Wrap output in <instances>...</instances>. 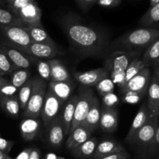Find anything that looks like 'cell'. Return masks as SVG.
I'll use <instances>...</instances> for the list:
<instances>
[{
  "mask_svg": "<svg viewBox=\"0 0 159 159\" xmlns=\"http://www.w3.org/2000/svg\"><path fill=\"white\" fill-rule=\"evenodd\" d=\"M159 23V3L150 6L148 10L140 20V23L144 26H151Z\"/></svg>",
  "mask_w": 159,
  "mask_h": 159,
  "instance_id": "31",
  "label": "cell"
},
{
  "mask_svg": "<svg viewBox=\"0 0 159 159\" xmlns=\"http://www.w3.org/2000/svg\"><path fill=\"white\" fill-rule=\"evenodd\" d=\"M157 153H159V119H158V125H157L156 131H155L153 146H152V155H155V154Z\"/></svg>",
  "mask_w": 159,
  "mask_h": 159,
  "instance_id": "45",
  "label": "cell"
},
{
  "mask_svg": "<svg viewBox=\"0 0 159 159\" xmlns=\"http://www.w3.org/2000/svg\"><path fill=\"white\" fill-rule=\"evenodd\" d=\"M78 96V100L76 102L75 109L74 118L68 135L76 128L82 126L85 120L86 115L93 104L95 94L92 89L89 87L82 86L79 89Z\"/></svg>",
  "mask_w": 159,
  "mask_h": 159,
  "instance_id": "6",
  "label": "cell"
},
{
  "mask_svg": "<svg viewBox=\"0 0 159 159\" xmlns=\"http://www.w3.org/2000/svg\"><path fill=\"white\" fill-rule=\"evenodd\" d=\"M158 119L159 116H150L130 143L138 148L141 152H146L150 156H152V146Z\"/></svg>",
  "mask_w": 159,
  "mask_h": 159,
  "instance_id": "4",
  "label": "cell"
},
{
  "mask_svg": "<svg viewBox=\"0 0 159 159\" xmlns=\"http://www.w3.org/2000/svg\"><path fill=\"white\" fill-rule=\"evenodd\" d=\"M0 6H2V7H5L6 6V3H5V2L3 0H0Z\"/></svg>",
  "mask_w": 159,
  "mask_h": 159,
  "instance_id": "53",
  "label": "cell"
},
{
  "mask_svg": "<svg viewBox=\"0 0 159 159\" xmlns=\"http://www.w3.org/2000/svg\"><path fill=\"white\" fill-rule=\"evenodd\" d=\"M150 3H151V6H155V5L159 3V0H150Z\"/></svg>",
  "mask_w": 159,
  "mask_h": 159,
  "instance_id": "52",
  "label": "cell"
},
{
  "mask_svg": "<svg viewBox=\"0 0 159 159\" xmlns=\"http://www.w3.org/2000/svg\"><path fill=\"white\" fill-rule=\"evenodd\" d=\"M40 123L36 118L26 117L20 122V133L25 141H33L37 137L40 129Z\"/></svg>",
  "mask_w": 159,
  "mask_h": 159,
  "instance_id": "21",
  "label": "cell"
},
{
  "mask_svg": "<svg viewBox=\"0 0 159 159\" xmlns=\"http://www.w3.org/2000/svg\"><path fill=\"white\" fill-rule=\"evenodd\" d=\"M130 155L125 151V152H119V153H115L113 155H107V156L103 157L99 159H130Z\"/></svg>",
  "mask_w": 159,
  "mask_h": 159,
  "instance_id": "44",
  "label": "cell"
},
{
  "mask_svg": "<svg viewBox=\"0 0 159 159\" xmlns=\"http://www.w3.org/2000/svg\"><path fill=\"white\" fill-rule=\"evenodd\" d=\"M66 142V148L69 151H72L79 147L92 137V132L87 130L83 126L76 127L69 135Z\"/></svg>",
  "mask_w": 159,
  "mask_h": 159,
  "instance_id": "22",
  "label": "cell"
},
{
  "mask_svg": "<svg viewBox=\"0 0 159 159\" xmlns=\"http://www.w3.org/2000/svg\"><path fill=\"white\" fill-rule=\"evenodd\" d=\"M51 68V82H72L71 75L66 67L57 59L48 60Z\"/></svg>",
  "mask_w": 159,
  "mask_h": 159,
  "instance_id": "23",
  "label": "cell"
},
{
  "mask_svg": "<svg viewBox=\"0 0 159 159\" xmlns=\"http://www.w3.org/2000/svg\"><path fill=\"white\" fill-rule=\"evenodd\" d=\"M0 159H13L12 158H11L9 155L7 154L4 153V152H1L0 151Z\"/></svg>",
  "mask_w": 159,
  "mask_h": 159,
  "instance_id": "48",
  "label": "cell"
},
{
  "mask_svg": "<svg viewBox=\"0 0 159 159\" xmlns=\"http://www.w3.org/2000/svg\"><path fill=\"white\" fill-rule=\"evenodd\" d=\"M71 49L83 57H102L110 50L109 36L102 30L85 24L74 15H67L61 20Z\"/></svg>",
  "mask_w": 159,
  "mask_h": 159,
  "instance_id": "1",
  "label": "cell"
},
{
  "mask_svg": "<svg viewBox=\"0 0 159 159\" xmlns=\"http://www.w3.org/2000/svg\"><path fill=\"white\" fill-rule=\"evenodd\" d=\"M15 15L24 23L25 26L42 25V12L36 0H31L19 9Z\"/></svg>",
  "mask_w": 159,
  "mask_h": 159,
  "instance_id": "10",
  "label": "cell"
},
{
  "mask_svg": "<svg viewBox=\"0 0 159 159\" xmlns=\"http://www.w3.org/2000/svg\"><path fill=\"white\" fill-rule=\"evenodd\" d=\"M0 50L6 54L16 69H28L33 62L37 61L30 57L23 51L9 46L2 40H0Z\"/></svg>",
  "mask_w": 159,
  "mask_h": 159,
  "instance_id": "12",
  "label": "cell"
},
{
  "mask_svg": "<svg viewBox=\"0 0 159 159\" xmlns=\"http://www.w3.org/2000/svg\"><path fill=\"white\" fill-rule=\"evenodd\" d=\"M147 93V104L150 116H159V80L155 76L151 77Z\"/></svg>",
  "mask_w": 159,
  "mask_h": 159,
  "instance_id": "16",
  "label": "cell"
},
{
  "mask_svg": "<svg viewBox=\"0 0 159 159\" xmlns=\"http://www.w3.org/2000/svg\"><path fill=\"white\" fill-rule=\"evenodd\" d=\"M100 113H101V105L99 99L96 96L93 99V104L89 110L86 115L85 120L82 126L89 130L93 133L96 130L99 126V120H100Z\"/></svg>",
  "mask_w": 159,
  "mask_h": 159,
  "instance_id": "19",
  "label": "cell"
},
{
  "mask_svg": "<svg viewBox=\"0 0 159 159\" xmlns=\"http://www.w3.org/2000/svg\"><path fill=\"white\" fill-rule=\"evenodd\" d=\"M33 84H34V78H30L24 85H22L19 89L17 98H18L19 102H20V110H24L27 105V102L30 97L31 93H32Z\"/></svg>",
  "mask_w": 159,
  "mask_h": 159,
  "instance_id": "30",
  "label": "cell"
},
{
  "mask_svg": "<svg viewBox=\"0 0 159 159\" xmlns=\"http://www.w3.org/2000/svg\"><path fill=\"white\" fill-rule=\"evenodd\" d=\"M48 141H49V144L53 147H60L62 143H63L64 138H65V128H64L63 124H62L60 116L56 118L54 120H53L48 126Z\"/></svg>",
  "mask_w": 159,
  "mask_h": 159,
  "instance_id": "18",
  "label": "cell"
},
{
  "mask_svg": "<svg viewBox=\"0 0 159 159\" xmlns=\"http://www.w3.org/2000/svg\"><path fill=\"white\" fill-rule=\"evenodd\" d=\"M26 31L30 37L33 43H44V44L57 46L54 40L51 38L49 34L47 33L43 25L40 26H25Z\"/></svg>",
  "mask_w": 159,
  "mask_h": 159,
  "instance_id": "25",
  "label": "cell"
},
{
  "mask_svg": "<svg viewBox=\"0 0 159 159\" xmlns=\"http://www.w3.org/2000/svg\"><path fill=\"white\" fill-rule=\"evenodd\" d=\"M158 65H159V58L158 59V61H157L155 62V65H153V68H155V67L158 66Z\"/></svg>",
  "mask_w": 159,
  "mask_h": 159,
  "instance_id": "55",
  "label": "cell"
},
{
  "mask_svg": "<svg viewBox=\"0 0 159 159\" xmlns=\"http://www.w3.org/2000/svg\"><path fill=\"white\" fill-rule=\"evenodd\" d=\"M99 127L107 133L114 132L117 129L118 112L116 108H107L101 106Z\"/></svg>",
  "mask_w": 159,
  "mask_h": 159,
  "instance_id": "14",
  "label": "cell"
},
{
  "mask_svg": "<svg viewBox=\"0 0 159 159\" xmlns=\"http://www.w3.org/2000/svg\"><path fill=\"white\" fill-rule=\"evenodd\" d=\"M48 89L47 82L39 76L34 77V84L30 97L23 113V117L38 119L41 114L45 95Z\"/></svg>",
  "mask_w": 159,
  "mask_h": 159,
  "instance_id": "3",
  "label": "cell"
},
{
  "mask_svg": "<svg viewBox=\"0 0 159 159\" xmlns=\"http://www.w3.org/2000/svg\"><path fill=\"white\" fill-rule=\"evenodd\" d=\"M64 104L65 102L54 96L49 89H47L40 114L43 124L46 127H48L56 118L60 116Z\"/></svg>",
  "mask_w": 159,
  "mask_h": 159,
  "instance_id": "8",
  "label": "cell"
},
{
  "mask_svg": "<svg viewBox=\"0 0 159 159\" xmlns=\"http://www.w3.org/2000/svg\"><path fill=\"white\" fill-rule=\"evenodd\" d=\"M18 90L19 89L14 86L9 81L7 80L0 89V97L1 96L11 97V96H17Z\"/></svg>",
  "mask_w": 159,
  "mask_h": 159,
  "instance_id": "37",
  "label": "cell"
},
{
  "mask_svg": "<svg viewBox=\"0 0 159 159\" xmlns=\"http://www.w3.org/2000/svg\"><path fill=\"white\" fill-rule=\"evenodd\" d=\"M157 159H159V155H158V158H157Z\"/></svg>",
  "mask_w": 159,
  "mask_h": 159,
  "instance_id": "57",
  "label": "cell"
},
{
  "mask_svg": "<svg viewBox=\"0 0 159 159\" xmlns=\"http://www.w3.org/2000/svg\"><path fill=\"white\" fill-rule=\"evenodd\" d=\"M144 68H145V65L143 63L141 59H140L139 57H138V58H136L135 60H134L129 65V66L127 67V69H126L125 71L124 85Z\"/></svg>",
  "mask_w": 159,
  "mask_h": 159,
  "instance_id": "33",
  "label": "cell"
},
{
  "mask_svg": "<svg viewBox=\"0 0 159 159\" xmlns=\"http://www.w3.org/2000/svg\"><path fill=\"white\" fill-rule=\"evenodd\" d=\"M78 100L77 95L71 96L64 104L63 109H62L61 113L60 115L61 120L63 124L64 128H65V136L68 135L71 128V124H72L73 118L75 114V109L76 102Z\"/></svg>",
  "mask_w": 159,
  "mask_h": 159,
  "instance_id": "20",
  "label": "cell"
},
{
  "mask_svg": "<svg viewBox=\"0 0 159 159\" xmlns=\"http://www.w3.org/2000/svg\"><path fill=\"white\" fill-rule=\"evenodd\" d=\"M14 144H15V142L13 141H9V140L4 139V138L0 137V151L1 152L9 155V153L13 147Z\"/></svg>",
  "mask_w": 159,
  "mask_h": 159,
  "instance_id": "41",
  "label": "cell"
},
{
  "mask_svg": "<svg viewBox=\"0 0 159 159\" xmlns=\"http://www.w3.org/2000/svg\"><path fill=\"white\" fill-rule=\"evenodd\" d=\"M95 86H96V90L101 96H104L109 93H114L115 85L113 84L111 79L109 77L102 79Z\"/></svg>",
  "mask_w": 159,
  "mask_h": 159,
  "instance_id": "34",
  "label": "cell"
},
{
  "mask_svg": "<svg viewBox=\"0 0 159 159\" xmlns=\"http://www.w3.org/2000/svg\"><path fill=\"white\" fill-rule=\"evenodd\" d=\"M159 37V30L155 28H140L127 33L115 40L110 48L116 51H139L147 48Z\"/></svg>",
  "mask_w": 159,
  "mask_h": 159,
  "instance_id": "2",
  "label": "cell"
},
{
  "mask_svg": "<svg viewBox=\"0 0 159 159\" xmlns=\"http://www.w3.org/2000/svg\"><path fill=\"white\" fill-rule=\"evenodd\" d=\"M16 70L6 54L0 50V75H11Z\"/></svg>",
  "mask_w": 159,
  "mask_h": 159,
  "instance_id": "36",
  "label": "cell"
},
{
  "mask_svg": "<svg viewBox=\"0 0 159 159\" xmlns=\"http://www.w3.org/2000/svg\"><path fill=\"white\" fill-rule=\"evenodd\" d=\"M139 51H113L107 57L105 62V69L109 74L124 73L130 63L139 57Z\"/></svg>",
  "mask_w": 159,
  "mask_h": 159,
  "instance_id": "7",
  "label": "cell"
},
{
  "mask_svg": "<svg viewBox=\"0 0 159 159\" xmlns=\"http://www.w3.org/2000/svg\"><path fill=\"white\" fill-rule=\"evenodd\" d=\"M58 157L56 156L54 154H49V155H47V159H57Z\"/></svg>",
  "mask_w": 159,
  "mask_h": 159,
  "instance_id": "51",
  "label": "cell"
},
{
  "mask_svg": "<svg viewBox=\"0 0 159 159\" xmlns=\"http://www.w3.org/2000/svg\"><path fill=\"white\" fill-rule=\"evenodd\" d=\"M3 1L5 2V3H6V4H9V3L10 2H12V1H13V0H3Z\"/></svg>",
  "mask_w": 159,
  "mask_h": 159,
  "instance_id": "54",
  "label": "cell"
},
{
  "mask_svg": "<svg viewBox=\"0 0 159 159\" xmlns=\"http://www.w3.org/2000/svg\"><path fill=\"white\" fill-rule=\"evenodd\" d=\"M79 7L83 11H87L97 2L98 0H75Z\"/></svg>",
  "mask_w": 159,
  "mask_h": 159,
  "instance_id": "43",
  "label": "cell"
},
{
  "mask_svg": "<svg viewBox=\"0 0 159 159\" xmlns=\"http://www.w3.org/2000/svg\"><path fill=\"white\" fill-rule=\"evenodd\" d=\"M121 1L122 0H98L96 3L102 7L112 8L119 6Z\"/></svg>",
  "mask_w": 159,
  "mask_h": 159,
  "instance_id": "42",
  "label": "cell"
},
{
  "mask_svg": "<svg viewBox=\"0 0 159 159\" xmlns=\"http://www.w3.org/2000/svg\"><path fill=\"white\" fill-rule=\"evenodd\" d=\"M118 104H119V98L114 93H109L102 96V107H107V108H116Z\"/></svg>",
  "mask_w": 159,
  "mask_h": 159,
  "instance_id": "38",
  "label": "cell"
},
{
  "mask_svg": "<svg viewBox=\"0 0 159 159\" xmlns=\"http://www.w3.org/2000/svg\"><path fill=\"white\" fill-rule=\"evenodd\" d=\"M159 58V37L152 42L144 51L142 57V61L145 67H153Z\"/></svg>",
  "mask_w": 159,
  "mask_h": 159,
  "instance_id": "28",
  "label": "cell"
},
{
  "mask_svg": "<svg viewBox=\"0 0 159 159\" xmlns=\"http://www.w3.org/2000/svg\"><path fill=\"white\" fill-rule=\"evenodd\" d=\"M36 65L39 73V77L41 78L45 82H49L51 81V68L48 60H37Z\"/></svg>",
  "mask_w": 159,
  "mask_h": 159,
  "instance_id": "35",
  "label": "cell"
},
{
  "mask_svg": "<svg viewBox=\"0 0 159 159\" xmlns=\"http://www.w3.org/2000/svg\"><path fill=\"white\" fill-rule=\"evenodd\" d=\"M31 150H32V148H29L24 149V150L22 151V152L13 159H28L29 158Z\"/></svg>",
  "mask_w": 159,
  "mask_h": 159,
  "instance_id": "46",
  "label": "cell"
},
{
  "mask_svg": "<svg viewBox=\"0 0 159 159\" xmlns=\"http://www.w3.org/2000/svg\"><path fill=\"white\" fill-rule=\"evenodd\" d=\"M40 151H39L37 148H32V150H31L29 158L28 159H40Z\"/></svg>",
  "mask_w": 159,
  "mask_h": 159,
  "instance_id": "47",
  "label": "cell"
},
{
  "mask_svg": "<svg viewBox=\"0 0 159 159\" xmlns=\"http://www.w3.org/2000/svg\"><path fill=\"white\" fill-rule=\"evenodd\" d=\"M125 148L120 142L113 140H106L98 143L93 159H99L107 155L125 152Z\"/></svg>",
  "mask_w": 159,
  "mask_h": 159,
  "instance_id": "17",
  "label": "cell"
},
{
  "mask_svg": "<svg viewBox=\"0 0 159 159\" xmlns=\"http://www.w3.org/2000/svg\"><path fill=\"white\" fill-rule=\"evenodd\" d=\"M13 25L25 26L24 23L12 11L8 8L0 6V27Z\"/></svg>",
  "mask_w": 159,
  "mask_h": 159,
  "instance_id": "29",
  "label": "cell"
},
{
  "mask_svg": "<svg viewBox=\"0 0 159 159\" xmlns=\"http://www.w3.org/2000/svg\"><path fill=\"white\" fill-rule=\"evenodd\" d=\"M48 89L62 102H65L71 96L73 91L72 82H48Z\"/></svg>",
  "mask_w": 159,
  "mask_h": 159,
  "instance_id": "24",
  "label": "cell"
},
{
  "mask_svg": "<svg viewBox=\"0 0 159 159\" xmlns=\"http://www.w3.org/2000/svg\"><path fill=\"white\" fill-rule=\"evenodd\" d=\"M0 136H1V134H0Z\"/></svg>",
  "mask_w": 159,
  "mask_h": 159,
  "instance_id": "58",
  "label": "cell"
},
{
  "mask_svg": "<svg viewBox=\"0 0 159 159\" xmlns=\"http://www.w3.org/2000/svg\"><path fill=\"white\" fill-rule=\"evenodd\" d=\"M57 159H65L64 158H62V157H58V158Z\"/></svg>",
  "mask_w": 159,
  "mask_h": 159,
  "instance_id": "56",
  "label": "cell"
},
{
  "mask_svg": "<svg viewBox=\"0 0 159 159\" xmlns=\"http://www.w3.org/2000/svg\"><path fill=\"white\" fill-rule=\"evenodd\" d=\"M98 141L96 138H90L85 142L71 151L75 157L79 158H93L97 146Z\"/></svg>",
  "mask_w": 159,
  "mask_h": 159,
  "instance_id": "26",
  "label": "cell"
},
{
  "mask_svg": "<svg viewBox=\"0 0 159 159\" xmlns=\"http://www.w3.org/2000/svg\"><path fill=\"white\" fill-rule=\"evenodd\" d=\"M6 81H7V79H4V78H3L2 76L0 75V89H1V88H2V85H4L5 83H6Z\"/></svg>",
  "mask_w": 159,
  "mask_h": 159,
  "instance_id": "50",
  "label": "cell"
},
{
  "mask_svg": "<svg viewBox=\"0 0 159 159\" xmlns=\"http://www.w3.org/2000/svg\"><path fill=\"white\" fill-rule=\"evenodd\" d=\"M23 52L34 60H51L62 54L57 46L38 43H32Z\"/></svg>",
  "mask_w": 159,
  "mask_h": 159,
  "instance_id": "11",
  "label": "cell"
},
{
  "mask_svg": "<svg viewBox=\"0 0 159 159\" xmlns=\"http://www.w3.org/2000/svg\"><path fill=\"white\" fill-rule=\"evenodd\" d=\"M109 75L110 74L105 68H99L83 72H75L74 78L82 86L90 88L91 86H95L102 79L109 77Z\"/></svg>",
  "mask_w": 159,
  "mask_h": 159,
  "instance_id": "13",
  "label": "cell"
},
{
  "mask_svg": "<svg viewBox=\"0 0 159 159\" xmlns=\"http://www.w3.org/2000/svg\"><path fill=\"white\" fill-rule=\"evenodd\" d=\"M31 0H13L12 2L7 5V8L10 11H12L14 14L17 12L20 9L30 2Z\"/></svg>",
  "mask_w": 159,
  "mask_h": 159,
  "instance_id": "40",
  "label": "cell"
},
{
  "mask_svg": "<svg viewBox=\"0 0 159 159\" xmlns=\"http://www.w3.org/2000/svg\"><path fill=\"white\" fill-rule=\"evenodd\" d=\"M154 68H155V75H154V76L159 80V65L155 67Z\"/></svg>",
  "mask_w": 159,
  "mask_h": 159,
  "instance_id": "49",
  "label": "cell"
},
{
  "mask_svg": "<svg viewBox=\"0 0 159 159\" xmlns=\"http://www.w3.org/2000/svg\"><path fill=\"white\" fill-rule=\"evenodd\" d=\"M151 80L150 68L145 67L139 73L129 80L122 88H120L121 93L126 92H134L144 96L148 92L149 83Z\"/></svg>",
  "mask_w": 159,
  "mask_h": 159,
  "instance_id": "9",
  "label": "cell"
},
{
  "mask_svg": "<svg viewBox=\"0 0 159 159\" xmlns=\"http://www.w3.org/2000/svg\"><path fill=\"white\" fill-rule=\"evenodd\" d=\"M30 72L28 69H16L11 74L9 82L17 89H20L30 79Z\"/></svg>",
  "mask_w": 159,
  "mask_h": 159,
  "instance_id": "32",
  "label": "cell"
},
{
  "mask_svg": "<svg viewBox=\"0 0 159 159\" xmlns=\"http://www.w3.org/2000/svg\"><path fill=\"white\" fill-rule=\"evenodd\" d=\"M122 100L124 102L128 104H135L138 103L141 101L144 96L138 93H134V92H126V93H122Z\"/></svg>",
  "mask_w": 159,
  "mask_h": 159,
  "instance_id": "39",
  "label": "cell"
},
{
  "mask_svg": "<svg viewBox=\"0 0 159 159\" xmlns=\"http://www.w3.org/2000/svg\"><path fill=\"white\" fill-rule=\"evenodd\" d=\"M0 105L2 109L9 116L17 117L20 113V107L17 96L6 97L1 96L0 97Z\"/></svg>",
  "mask_w": 159,
  "mask_h": 159,
  "instance_id": "27",
  "label": "cell"
},
{
  "mask_svg": "<svg viewBox=\"0 0 159 159\" xmlns=\"http://www.w3.org/2000/svg\"><path fill=\"white\" fill-rule=\"evenodd\" d=\"M149 117H150V113H149L148 107L147 102H146L138 110L125 138L126 142L129 143V144L131 142V141L134 138L135 135L137 134L138 130L145 124Z\"/></svg>",
  "mask_w": 159,
  "mask_h": 159,
  "instance_id": "15",
  "label": "cell"
},
{
  "mask_svg": "<svg viewBox=\"0 0 159 159\" xmlns=\"http://www.w3.org/2000/svg\"><path fill=\"white\" fill-rule=\"evenodd\" d=\"M2 41L9 46L23 51L33 43L25 26H8L0 27Z\"/></svg>",
  "mask_w": 159,
  "mask_h": 159,
  "instance_id": "5",
  "label": "cell"
}]
</instances>
